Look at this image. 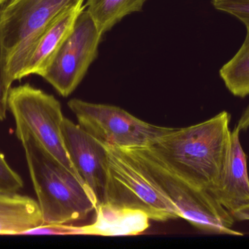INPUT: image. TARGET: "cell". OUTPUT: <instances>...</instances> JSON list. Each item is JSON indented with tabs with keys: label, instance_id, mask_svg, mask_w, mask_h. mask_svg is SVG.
Instances as JSON below:
<instances>
[{
	"label": "cell",
	"instance_id": "1",
	"mask_svg": "<svg viewBox=\"0 0 249 249\" xmlns=\"http://www.w3.org/2000/svg\"><path fill=\"white\" fill-rule=\"evenodd\" d=\"M231 119L229 113L222 111L199 124L174 129L145 147L186 182L212 193L228 160Z\"/></svg>",
	"mask_w": 249,
	"mask_h": 249
},
{
	"label": "cell",
	"instance_id": "2",
	"mask_svg": "<svg viewBox=\"0 0 249 249\" xmlns=\"http://www.w3.org/2000/svg\"><path fill=\"white\" fill-rule=\"evenodd\" d=\"M44 225L84 220L96 210L93 190L51 157L30 136L20 140Z\"/></svg>",
	"mask_w": 249,
	"mask_h": 249
},
{
	"label": "cell",
	"instance_id": "3",
	"mask_svg": "<svg viewBox=\"0 0 249 249\" xmlns=\"http://www.w3.org/2000/svg\"><path fill=\"white\" fill-rule=\"evenodd\" d=\"M86 0H7L0 6V45L4 83L10 90L41 37L61 13Z\"/></svg>",
	"mask_w": 249,
	"mask_h": 249
},
{
	"label": "cell",
	"instance_id": "4",
	"mask_svg": "<svg viewBox=\"0 0 249 249\" xmlns=\"http://www.w3.org/2000/svg\"><path fill=\"white\" fill-rule=\"evenodd\" d=\"M155 181L178 208L182 219L203 232L215 235L244 236L232 229L235 219L209 192L196 188L170 171L143 147L122 148Z\"/></svg>",
	"mask_w": 249,
	"mask_h": 249
},
{
	"label": "cell",
	"instance_id": "5",
	"mask_svg": "<svg viewBox=\"0 0 249 249\" xmlns=\"http://www.w3.org/2000/svg\"><path fill=\"white\" fill-rule=\"evenodd\" d=\"M7 106L14 118L19 140L30 136L51 157L81 180L66 148L62 131L64 117L61 104L54 96L25 83L10 89Z\"/></svg>",
	"mask_w": 249,
	"mask_h": 249
},
{
	"label": "cell",
	"instance_id": "6",
	"mask_svg": "<svg viewBox=\"0 0 249 249\" xmlns=\"http://www.w3.org/2000/svg\"><path fill=\"white\" fill-rule=\"evenodd\" d=\"M105 147L108 169L103 203L142 211L158 222L181 218L178 208L124 149Z\"/></svg>",
	"mask_w": 249,
	"mask_h": 249
},
{
	"label": "cell",
	"instance_id": "7",
	"mask_svg": "<svg viewBox=\"0 0 249 249\" xmlns=\"http://www.w3.org/2000/svg\"><path fill=\"white\" fill-rule=\"evenodd\" d=\"M68 106L79 125L105 146L143 147L175 129L149 124L112 105L72 99Z\"/></svg>",
	"mask_w": 249,
	"mask_h": 249
},
{
	"label": "cell",
	"instance_id": "8",
	"mask_svg": "<svg viewBox=\"0 0 249 249\" xmlns=\"http://www.w3.org/2000/svg\"><path fill=\"white\" fill-rule=\"evenodd\" d=\"M102 36L85 9L42 77L60 95L64 97L70 96L97 58Z\"/></svg>",
	"mask_w": 249,
	"mask_h": 249
},
{
	"label": "cell",
	"instance_id": "9",
	"mask_svg": "<svg viewBox=\"0 0 249 249\" xmlns=\"http://www.w3.org/2000/svg\"><path fill=\"white\" fill-rule=\"evenodd\" d=\"M62 131L74 169L82 181L96 194L98 205L103 203L107 180L106 147L68 118H64Z\"/></svg>",
	"mask_w": 249,
	"mask_h": 249
},
{
	"label": "cell",
	"instance_id": "10",
	"mask_svg": "<svg viewBox=\"0 0 249 249\" xmlns=\"http://www.w3.org/2000/svg\"><path fill=\"white\" fill-rule=\"evenodd\" d=\"M239 129L231 131V146L219 187L211 193L232 214L249 205L247 158L240 141Z\"/></svg>",
	"mask_w": 249,
	"mask_h": 249
},
{
	"label": "cell",
	"instance_id": "11",
	"mask_svg": "<svg viewBox=\"0 0 249 249\" xmlns=\"http://www.w3.org/2000/svg\"><path fill=\"white\" fill-rule=\"evenodd\" d=\"M95 211L94 222L80 227L81 235L130 236L142 233L149 227V216L138 209L102 203Z\"/></svg>",
	"mask_w": 249,
	"mask_h": 249
},
{
	"label": "cell",
	"instance_id": "12",
	"mask_svg": "<svg viewBox=\"0 0 249 249\" xmlns=\"http://www.w3.org/2000/svg\"><path fill=\"white\" fill-rule=\"evenodd\" d=\"M80 1L61 13L44 32L23 72V78L30 75L42 77L64 41L71 33L79 15L86 8Z\"/></svg>",
	"mask_w": 249,
	"mask_h": 249
},
{
	"label": "cell",
	"instance_id": "13",
	"mask_svg": "<svg viewBox=\"0 0 249 249\" xmlns=\"http://www.w3.org/2000/svg\"><path fill=\"white\" fill-rule=\"evenodd\" d=\"M43 225L37 201L18 193L0 192V235H22Z\"/></svg>",
	"mask_w": 249,
	"mask_h": 249
},
{
	"label": "cell",
	"instance_id": "14",
	"mask_svg": "<svg viewBox=\"0 0 249 249\" xmlns=\"http://www.w3.org/2000/svg\"><path fill=\"white\" fill-rule=\"evenodd\" d=\"M146 0H87V11L104 35L127 15L142 11Z\"/></svg>",
	"mask_w": 249,
	"mask_h": 249
},
{
	"label": "cell",
	"instance_id": "15",
	"mask_svg": "<svg viewBox=\"0 0 249 249\" xmlns=\"http://www.w3.org/2000/svg\"><path fill=\"white\" fill-rule=\"evenodd\" d=\"M219 76L227 89L238 97L249 95V26L238 52L219 70Z\"/></svg>",
	"mask_w": 249,
	"mask_h": 249
},
{
	"label": "cell",
	"instance_id": "16",
	"mask_svg": "<svg viewBox=\"0 0 249 249\" xmlns=\"http://www.w3.org/2000/svg\"><path fill=\"white\" fill-rule=\"evenodd\" d=\"M216 10L233 16L249 26V0H212Z\"/></svg>",
	"mask_w": 249,
	"mask_h": 249
},
{
	"label": "cell",
	"instance_id": "17",
	"mask_svg": "<svg viewBox=\"0 0 249 249\" xmlns=\"http://www.w3.org/2000/svg\"><path fill=\"white\" fill-rule=\"evenodd\" d=\"M23 187V180L12 169L0 152V192L18 193Z\"/></svg>",
	"mask_w": 249,
	"mask_h": 249
},
{
	"label": "cell",
	"instance_id": "18",
	"mask_svg": "<svg viewBox=\"0 0 249 249\" xmlns=\"http://www.w3.org/2000/svg\"><path fill=\"white\" fill-rule=\"evenodd\" d=\"M23 235H81V228L70 224H48L29 230Z\"/></svg>",
	"mask_w": 249,
	"mask_h": 249
},
{
	"label": "cell",
	"instance_id": "19",
	"mask_svg": "<svg viewBox=\"0 0 249 249\" xmlns=\"http://www.w3.org/2000/svg\"><path fill=\"white\" fill-rule=\"evenodd\" d=\"M9 90L6 86L3 74L2 60H1V45H0V121H4L7 116V99Z\"/></svg>",
	"mask_w": 249,
	"mask_h": 249
},
{
	"label": "cell",
	"instance_id": "20",
	"mask_svg": "<svg viewBox=\"0 0 249 249\" xmlns=\"http://www.w3.org/2000/svg\"><path fill=\"white\" fill-rule=\"evenodd\" d=\"M236 127L239 129L240 131H246L249 128V105L246 108L245 111L241 115V118L238 120Z\"/></svg>",
	"mask_w": 249,
	"mask_h": 249
},
{
	"label": "cell",
	"instance_id": "21",
	"mask_svg": "<svg viewBox=\"0 0 249 249\" xmlns=\"http://www.w3.org/2000/svg\"><path fill=\"white\" fill-rule=\"evenodd\" d=\"M235 220L249 221V205L232 213Z\"/></svg>",
	"mask_w": 249,
	"mask_h": 249
},
{
	"label": "cell",
	"instance_id": "22",
	"mask_svg": "<svg viewBox=\"0 0 249 249\" xmlns=\"http://www.w3.org/2000/svg\"><path fill=\"white\" fill-rule=\"evenodd\" d=\"M7 1V0H0V6H1V4H4V3H5Z\"/></svg>",
	"mask_w": 249,
	"mask_h": 249
}]
</instances>
